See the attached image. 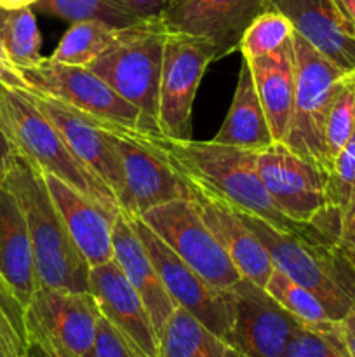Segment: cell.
<instances>
[{
  "label": "cell",
  "mask_w": 355,
  "mask_h": 357,
  "mask_svg": "<svg viewBox=\"0 0 355 357\" xmlns=\"http://www.w3.org/2000/svg\"><path fill=\"white\" fill-rule=\"evenodd\" d=\"M28 330V328H26ZM26 357H73L61 345L52 342L45 335L35 330H28V351Z\"/></svg>",
  "instance_id": "obj_38"
},
{
  "label": "cell",
  "mask_w": 355,
  "mask_h": 357,
  "mask_svg": "<svg viewBox=\"0 0 355 357\" xmlns=\"http://www.w3.org/2000/svg\"><path fill=\"white\" fill-rule=\"evenodd\" d=\"M352 261H354V265H355V260H352Z\"/></svg>",
  "instance_id": "obj_46"
},
{
  "label": "cell",
  "mask_w": 355,
  "mask_h": 357,
  "mask_svg": "<svg viewBox=\"0 0 355 357\" xmlns=\"http://www.w3.org/2000/svg\"><path fill=\"white\" fill-rule=\"evenodd\" d=\"M174 2H178V0H171V3H174ZM171 3H169V6H171Z\"/></svg>",
  "instance_id": "obj_44"
},
{
  "label": "cell",
  "mask_w": 355,
  "mask_h": 357,
  "mask_svg": "<svg viewBox=\"0 0 355 357\" xmlns=\"http://www.w3.org/2000/svg\"><path fill=\"white\" fill-rule=\"evenodd\" d=\"M113 260L141 296L157 337L160 338L176 305L167 293L145 244L136 234L131 218L124 213H118L113 222Z\"/></svg>",
  "instance_id": "obj_21"
},
{
  "label": "cell",
  "mask_w": 355,
  "mask_h": 357,
  "mask_svg": "<svg viewBox=\"0 0 355 357\" xmlns=\"http://www.w3.org/2000/svg\"><path fill=\"white\" fill-rule=\"evenodd\" d=\"M42 174L73 243L87 264L96 267L113 260V222L117 216L104 211L59 178Z\"/></svg>",
  "instance_id": "obj_20"
},
{
  "label": "cell",
  "mask_w": 355,
  "mask_h": 357,
  "mask_svg": "<svg viewBox=\"0 0 355 357\" xmlns=\"http://www.w3.org/2000/svg\"><path fill=\"white\" fill-rule=\"evenodd\" d=\"M100 124L106 129L124 171L125 188L120 213L129 218H139L155 206L190 197L183 178L155 146L143 138L139 129L106 121H100Z\"/></svg>",
  "instance_id": "obj_8"
},
{
  "label": "cell",
  "mask_w": 355,
  "mask_h": 357,
  "mask_svg": "<svg viewBox=\"0 0 355 357\" xmlns=\"http://www.w3.org/2000/svg\"><path fill=\"white\" fill-rule=\"evenodd\" d=\"M268 0H178L162 13L167 31L207 38L218 59L230 54Z\"/></svg>",
  "instance_id": "obj_16"
},
{
  "label": "cell",
  "mask_w": 355,
  "mask_h": 357,
  "mask_svg": "<svg viewBox=\"0 0 355 357\" xmlns=\"http://www.w3.org/2000/svg\"><path fill=\"white\" fill-rule=\"evenodd\" d=\"M294 103L287 136L282 143L329 173L326 152V121L338 82L347 70L313 49L301 35L292 33Z\"/></svg>",
  "instance_id": "obj_6"
},
{
  "label": "cell",
  "mask_w": 355,
  "mask_h": 357,
  "mask_svg": "<svg viewBox=\"0 0 355 357\" xmlns=\"http://www.w3.org/2000/svg\"><path fill=\"white\" fill-rule=\"evenodd\" d=\"M3 187L16 197L26 220L38 288L89 291L90 265L73 243L44 174L16 153Z\"/></svg>",
  "instance_id": "obj_2"
},
{
  "label": "cell",
  "mask_w": 355,
  "mask_h": 357,
  "mask_svg": "<svg viewBox=\"0 0 355 357\" xmlns=\"http://www.w3.org/2000/svg\"><path fill=\"white\" fill-rule=\"evenodd\" d=\"M2 91H3V87H0V94H2Z\"/></svg>",
  "instance_id": "obj_45"
},
{
  "label": "cell",
  "mask_w": 355,
  "mask_h": 357,
  "mask_svg": "<svg viewBox=\"0 0 355 357\" xmlns=\"http://www.w3.org/2000/svg\"><path fill=\"white\" fill-rule=\"evenodd\" d=\"M338 326H340L341 340H343L345 347H347L348 356L355 357V296L352 300L350 309L338 321Z\"/></svg>",
  "instance_id": "obj_40"
},
{
  "label": "cell",
  "mask_w": 355,
  "mask_h": 357,
  "mask_svg": "<svg viewBox=\"0 0 355 357\" xmlns=\"http://www.w3.org/2000/svg\"><path fill=\"white\" fill-rule=\"evenodd\" d=\"M33 9L70 23L101 21L117 28L129 26L138 23L139 20H145L115 0H38Z\"/></svg>",
  "instance_id": "obj_28"
},
{
  "label": "cell",
  "mask_w": 355,
  "mask_h": 357,
  "mask_svg": "<svg viewBox=\"0 0 355 357\" xmlns=\"http://www.w3.org/2000/svg\"><path fill=\"white\" fill-rule=\"evenodd\" d=\"M187 187L202 220L207 223L216 239L221 243L223 250L226 251L233 265L239 268L242 278L265 288L268 278L274 272V265L263 244L251 232L242 216L235 209L230 208L226 202L209 194L198 185L187 183Z\"/></svg>",
  "instance_id": "obj_19"
},
{
  "label": "cell",
  "mask_w": 355,
  "mask_h": 357,
  "mask_svg": "<svg viewBox=\"0 0 355 357\" xmlns=\"http://www.w3.org/2000/svg\"><path fill=\"white\" fill-rule=\"evenodd\" d=\"M237 213L263 244L274 268L310 289L334 321L347 314L355 296V265L334 241L317 229L289 234L258 216Z\"/></svg>",
  "instance_id": "obj_3"
},
{
  "label": "cell",
  "mask_w": 355,
  "mask_h": 357,
  "mask_svg": "<svg viewBox=\"0 0 355 357\" xmlns=\"http://www.w3.org/2000/svg\"><path fill=\"white\" fill-rule=\"evenodd\" d=\"M139 218L211 286L228 291L240 282L242 274L190 197L155 206Z\"/></svg>",
  "instance_id": "obj_7"
},
{
  "label": "cell",
  "mask_w": 355,
  "mask_h": 357,
  "mask_svg": "<svg viewBox=\"0 0 355 357\" xmlns=\"http://www.w3.org/2000/svg\"><path fill=\"white\" fill-rule=\"evenodd\" d=\"M284 357H350L340 335L338 321L327 328L301 324L291 338Z\"/></svg>",
  "instance_id": "obj_33"
},
{
  "label": "cell",
  "mask_w": 355,
  "mask_h": 357,
  "mask_svg": "<svg viewBox=\"0 0 355 357\" xmlns=\"http://www.w3.org/2000/svg\"><path fill=\"white\" fill-rule=\"evenodd\" d=\"M132 227L145 244L174 305L181 307L216 335L228 340L233 324L232 293L209 284L187 261L181 260L141 218H131Z\"/></svg>",
  "instance_id": "obj_11"
},
{
  "label": "cell",
  "mask_w": 355,
  "mask_h": 357,
  "mask_svg": "<svg viewBox=\"0 0 355 357\" xmlns=\"http://www.w3.org/2000/svg\"><path fill=\"white\" fill-rule=\"evenodd\" d=\"M0 129L16 153L38 171L59 178L79 194L117 216L120 204L111 188L70 150L58 129L47 121L23 91L3 89L0 94Z\"/></svg>",
  "instance_id": "obj_4"
},
{
  "label": "cell",
  "mask_w": 355,
  "mask_h": 357,
  "mask_svg": "<svg viewBox=\"0 0 355 357\" xmlns=\"http://www.w3.org/2000/svg\"><path fill=\"white\" fill-rule=\"evenodd\" d=\"M230 293L233 300L230 344L244 357H284L303 323L249 279H240Z\"/></svg>",
  "instance_id": "obj_13"
},
{
  "label": "cell",
  "mask_w": 355,
  "mask_h": 357,
  "mask_svg": "<svg viewBox=\"0 0 355 357\" xmlns=\"http://www.w3.org/2000/svg\"><path fill=\"white\" fill-rule=\"evenodd\" d=\"M218 59L207 38L169 31L159 84V131L169 138H191V112L205 70Z\"/></svg>",
  "instance_id": "obj_9"
},
{
  "label": "cell",
  "mask_w": 355,
  "mask_h": 357,
  "mask_svg": "<svg viewBox=\"0 0 355 357\" xmlns=\"http://www.w3.org/2000/svg\"><path fill=\"white\" fill-rule=\"evenodd\" d=\"M313 49L347 72H355V26L336 0H268Z\"/></svg>",
  "instance_id": "obj_18"
},
{
  "label": "cell",
  "mask_w": 355,
  "mask_h": 357,
  "mask_svg": "<svg viewBox=\"0 0 355 357\" xmlns=\"http://www.w3.org/2000/svg\"><path fill=\"white\" fill-rule=\"evenodd\" d=\"M0 275L28 307L38 289L33 250L23 211L6 187L0 190Z\"/></svg>",
  "instance_id": "obj_22"
},
{
  "label": "cell",
  "mask_w": 355,
  "mask_h": 357,
  "mask_svg": "<svg viewBox=\"0 0 355 357\" xmlns=\"http://www.w3.org/2000/svg\"><path fill=\"white\" fill-rule=\"evenodd\" d=\"M26 351V307L0 275V357H24Z\"/></svg>",
  "instance_id": "obj_32"
},
{
  "label": "cell",
  "mask_w": 355,
  "mask_h": 357,
  "mask_svg": "<svg viewBox=\"0 0 355 357\" xmlns=\"http://www.w3.org/2000/svg\"><path fill=\"white\" fill-rule=\"evenodd\" d=\"M115 2L131 9L139 17H153L162 16L164 10L169 7L171 0H115Z\"/></svg>",
  "instance_id": "obj_39"
},
{
  "label": "cell",
  "mask_w": 355,
  "mask_h": 357,
  "mask_svg": "<svg viewBox=\"0 0 355 357\" xmlns=\"http://www.w3.org/2000/svg\"><path fill=\"white\" fill-rule=\"evenodd\" d=\"M38 0H0V9H23L33 7Z\"/></svg>",
  "instance_id": "obj_42"
},
{
  "label": "cell",
  "mask_w": 355,
  "mask_h": 357,
  "mask_svg": "<svg viewBox=\"0 0 355 357\" xmlns=\"http://www.w3.org/2000/svg\"><path fill=\"white\" fill-rule=\"evenodd\" d=\"M338 246L350 260H355V194L341 208Z\"/></svg>",
  "instance_id": "obj_36"
},
{
  "label": "cell",
  "mask_w": 355,
  "mask_h": 357,
  "mask_svg": "<svg viewBox=\"0 0 355 357\" xmlns=\"http://www.w3.org/2000/svg\"><path fill=\"white\" fill-rule=\"evenodd\" d=\"M355 194V132L333 160L329 173V197L334 208H343Z\"/></svg>",
  "instance_id": "obj_34"
},
{
  "label": "cell",
  "mask_w": 355,
  "mask_h": 357,
  "mask_svg": "<svg viewBox=\"0 0 355 357\" xmlns=\"http://www.w3.org/2000/svg\"><path fill=\"white\" fill-rule=\"evenodd\" d=\"M244 58V56H242ZM247 59V58H246ZM267 115L274 142H284L294 103V52L292 37L277 51L247 59Z\"/></svg>",
  "instance_id": "obj_23"
},
{
  "label": "cell",
  "mask_w": 355,
  "mask_h": 357,
  "mask_svg": "<svg viewBox=\"0 0 355 357\" xmlns=\"http://www.w3.org/2000/svg\"><path fill=\"white\" fill-rule=\"evenodd\" d=\"M268 295L277 300L289 314L296 317L299 323L313 328H327L336 321L329 316L324 303L313 295L310 289L296 284L292 279L274 268L271 275L265 284Z\"/></svg>",
  "instance_id": "obj_29"
},
{
  "label": "cell",
  "mask_w": 355,
  "mask_h": 357,
  "mask_svg": "<svg viewBox=\"0 0 355 357\" xmlns=\"http://www.w3.org/2000/svg\"><path fill=\"white\" fill-rule=\"evenodd\" d=\"M159 357H244L197 317L176 307L159 338Z\"/></svg>",
  "instance_id": "obj_25"
},
{
  "label": "cell",
  "mask_w": 355,
  "mask_h": 357,
  "mask_svg": "<svg viewBox=\"0 0 355 357\" xmlns=\"http://www.w3.org/2000/svg\"><path fill=\"white\" fill-rule=\"evenodd\" d=\"M120 28L101 21L72 23L49 58L73 66H90L118 37Z\"/></svg>",
  "instance_id": "obj_26"
},
{
  "label": "cell",
  "mask_w": 355,
  "mask_h": 357,
  "mask_svg": "<svg viewBox=\"0 0 355 357\" xmlns=\"http://www.w3.org/2000/svg\"><path fill=\"white\" fill-rule=\"evenodd\" d=\"M0 87L9 91H23V93L33 91L24 73L14 65L10 56L7 54L2 42H0Z\"/></svg>",
  "instance_id": "obj_37"
},
{
  "label": "cell",
  "mask_w": 355,
  "mask_h": 357,
  "mask_svg": "<svg viewBox=\"0 0 355 357\" xmlns=\"http://www.w3.org/2000/svg\"><path fill=\"white\" fill-rule=\"evenodd\" d=\"M23 73L33 91L58 98L89 117L145 131L141 112L87 66L42 58L37 65L23 70Z\"/></svg>",
  "instance_id": "obj_12"
},
{
  "label": "cell",
  "mask_w": 355,
  "mask_h": 357,
  "mask_svg": "<svg viewBox=\"0 0 355 357\" xmlns=\"http://www.w3.org/2000/svg\"><path fill=\"white\" fill-rule=\"evenodd\" d=\"M14 155H16V150H14L13 143L7 139V136L0 129V190L3 188V181H6L7 173H9Z\"/></svg>",
  "instance_id": "obj_41"
},
{
  "label": "cell",
  "mask_w": 355,
  "mask_h": 357,
  "mask_svg": "<svg viewBox=\"0 0 355 357\" xmlns=\"http://www.w3.org/2000/svg\"><path fill=\"white\" fill-rule=\"evenodd\" d=\"M89 291L100 312L136 351L145 357H159V337L150 314L117 261L90 267Z\"/></svg>",
  "instance_id": "obj_17"
},
{
  "label": "cell",
  "mask_w": 355,
  "mask_h": 357,
  "mask_svg": "<svg viewBox=\"0 0 355 357\" xmlns=\"http://www.w3.org/2000/svg\"><path fill=\"white\" fill-rule=\"evenodd\" d=\"M26 96L58 129L70 150L111 188L120 204L125 188L124 171H122L120 157L100 121L68 107L61 100L49 94L30 91Z\"/></svg>",
  "instance_id": "obj_15"
},
{
  "label": "cell",
  "mask_w": 355,
  "mask_h": 357,
  "mask_svg": "<svg viewBox=\"0 0 355 357\" xmlns=\"http://www.w3.org/2000/svg\"><path fill=\"white\" fill-rule=\"evenodd\" d=\"M141 131V129H139ZM187 183L216 195L235 211L254 215L289 234H306L312 225L285 216L265 188L256 167V152L198 139L169 138L159 131H141Z\"/></svg>",
  "instance_id": "obj_1"
},
{
  "label": "cell",
  "mask_w": 355,
  "mask_h": 357,
  "mask_svg": "<svg viewBox=\"0 0 355 357\" xmlns=\"http://www.w3.org/2000/svg\"><path fill=\"white\" fill-rule=\"evenodd\" d=\"M212 139L223 145L239 146L253 152H260L274 143V136L254 84L253 70L246 58H242L240 63L239 80L228 114Z\"/></svg>",
  "instance_id": "obj_24"
},
{
  "label": "cell",
  "mask_w": 355,
  "mask_h": 357,
  "mask_svg": "<svg viewBox=\"0 0 355 357\" xmlns=\"http://www.w3.org/2000/svg\"><path fill=\"white\" fill-rule=\"evenodd\" d=\"M256 167L277 208L294 222L312 225L334 208L329 197V173L285 143L274 142L256 152Z\"/></svg>",
  "instance_id": "obj_10"
},
{
  "label": "cell",
  "mask_w": 355,
  "mask_h": 357,
  "mask_svg": "<svg viewBox=\"0 0 355 357\" xmlns=\"http://www.w3.org/2000/svg\"><path fill=\"white\" fill-rule=\"evenodd\" d=\"M294 33V26L282 13L267 9L258 14L239 42L244 58L253 59L281 49Z\"/></svg>",
  "instance_id": "obj_31"
},
{
  "label": "cell",
  "mask_w": 355,
  "mask_h": 357,
  "mask_svg": "<svg viewBox=\"0 0 355 357\" xmlns=\"http://www.w3.org/2000/svg\"><path fill=\"white\" fill-rule=\"evenodd\" d=\"M355 132V72L340 79L326 121V152L329 164L343 150ZM331 173V171H329Z\"/></svg>",
  "instance_id": "obj_30"
},
{
  "label": "cell",
  "mask_w": 355,
  "mask_h": 357,
  "mask_svg": "<svg viewBox=\"0 0 355 357\" xmlns=\"http://www.w3.org/2000/svg\"><path fill=\"white\" fill-rule=\"evenodd\" d=\"M167 33L162 16L139 20L120 28L117 40L87 66L141 112L145 131H159V84Z\"/></svg>",
  "instance_id": "obj_5"
},
{
  "label": "cell",
  "mask_w": 355,
  "mask_h": 357,
  "mask_svg": "<svg viewBox=\"0 0 355 357\" xmlns=\"http://www.w3.org/2000/svg\"><path fill=\"white\" fill-rule=\"evenodd\" d=\"M24 357H26V356H24Z\"/></svg>",
  "instance_id": "obj_47"
},
{
  "label": "cell",
  "mask_w": 355,
  "mask_h": 357,
  "mask_svg": "<svg viewBox=\"0 0 355 357\" xmlns=\"http://www.w3.org/2000/svg\"><path fill=\"white\" fill-rule=\"evenodd\" d=\"M93 357H145L139 354L103 316L97 324Z\"/></svg>",
  "instance_id": "obj_35"
},
{
  "label": "cell",
  "mask_w": 355,
  "mask_h": 357,
  "mask_svg": "<svg viewBox=\"0 0 355 357\" xmlns=\"http://www.w3.org/2000/svg\"><path fill=\"white\" fill-rule=\"evenodd\" d=\"M0 42L14 65L23 72L37 65L42 56V35L38 31L33 7L0 9Z\"/></svg>",
  "instance_id": "obj_27"
},
{
  "label": "cell",
  "mask_w": 355,
  "mask_h": 357,
  "mask_svg": "<svg viewBox=\"0 0 355 357\" xmlns=\"http://www.w3.org/2000/svg\"><path fill=\"white\" fill-rule=\"evenodd\" d=\"M336 2L355 26V0H336Z\"/></svg>",
  "instance_id": "obj_43"
},
{
  "label": "cell",
  "mask_w": 355,
  "mask_h": 357,
  "mask_svg": "<svg viewBox=\"0 0 355 357\" xmlns=\"http://www.w3.org/2000/svg\"><path fill=\"white\" fill-rule=\"evenodd\" d=\"M101 312L90 291L38 288L26 307V328L73 357H93Z\"/></svg>",
  "instance_id": "obj_14"
}]
</instances>
